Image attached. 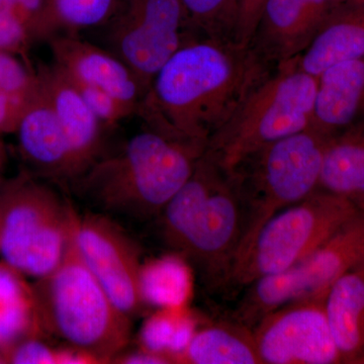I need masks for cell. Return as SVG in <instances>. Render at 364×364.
I'll use <instances>...</instances> for the list:
<instances>
[{"mask_svg":"<svg viewBox=\"0 0 364 364\" xmlns=\"http://www.w3.org/2000/svg\"><path fill=\"white\" fill-rule=\"evenodd\" d=\"M273 70L250 46L198 38L158 72L136 116L151 128L207 148Z\"/></svg>","mask_w":364,"mask_h":364,"instance_id":"obj_1","label":"cell"},{"mask_svg":"<svg viewBox=\"0 0 364 364\" xmlns=\"http://www.w3.org/2000/svg\"><path fill=\"white\" fill-rule=\"evenodd\" d=\"M205 151L145 124L117 150L105 151L70 191L100 214L157 220Z\"/></svg>","mask_w":364,"mask_h":364,"instance_id":"obj_2","label":"cell"},{"mask_svg":"<svg viewBox=\"0 0 364 364\" xmlns=\"http://www.w3.org/2000/svg\"><path fill=\"white\" fill-rule=\"evenodd\" d=\"M164 243L213 284L229 282L243 237L245 207L233 177L205 153L157 218Z\"/></svg>","mask_w":364,"mask_h":364,"instance_id":"obj_3","label":"cell"},{"mask_svg":"<svg viewBox=\"0 0 364 364\" xmlns=\"http://www.w3.org/2000/svg\"><path fill=\"white\" fill-rule=\"evenodd\" d=\"M42 332L95 358L112 363L131 336V318L122 312L79 255L73 232L65 255L32 287Z\"/></svg>","mask_w":364,"mask_h":364,"instance_id":"obj_4","label":"cell"},{"mask_svg":"<svg viewBox=\"0 0 364 364\" xmlns=\"http://www.w3.org/2000/svg\"><path fill=\"white\" fill-rule=\"evenodd\" d=\"M332 139L310 127L261 148L227 172L245 207V227L235 263L273 215L317 191Z\"/></svg>","mask_w":364,"mask_h":364,"instance_id":"obj_5","label":"cell"},{"mask_svg":"<svg viewBox=\"0 0 364 364\" xmlns=\"http://www.w3.org/2000/svg\"><path fill=\"white\" fill-rule=\"evenodd\" d=\"M318 79L296 59L277 67L208 141L205 153L225 172L261 148L312 127Z\"/></svg>","mask_w":364,"mask_h":364,"instance_id":"obj_6","label":"cell"},{"mask_svg":"<svg viewBox=\"0 0 364 364\" xmlns=\"http://www.w3.org/2000/svg\"><path fill=\"white\" fill-rule=\"evenodd\" d=\"M76 212L51 182L25 172L0 188V255L40 279L63 259Z\"/></svg>","mask_w":364,"mask_h":364,"instance_id":"obj_7","label":"cell"},{"mask_svg":"<svg viewBox=\"0 0 364 364\" xmlns=\"http://www.w3.org/2000/svg\"><path fill=\"white\" fill-rule=\"evenodd\" d=\"M360 210L348 198L318 188L261 228L250 247L235 263L229 282L248 287L262 277L286 272Z\"/></svg>","mask_w":364,"mask_h":364,"instance_id":"obj_8","label":"cell"},{"mask_svg":"<svg viewBox=\"0 0 364 364\" xmlns=\"http://www.w3.org/2000/svg\"><path fill=\"white\" fill-rule=\"evenodd\" d=\"M364 262V208L293 267L249 284L236 321L252 328L274 309L298 299L327 296L333 284Z\"/></svg>","mask_w":364,"mask_h":364,"instance_id":"obj_9","label":"cell"},{"mask_svg":"<svg viewBox=\"0 0 364 364\" xmlns=\"http://www.w3.org/2000/svg\"><path fill=\"white\" fill-rule=\"evenodd\" d=\"M100 30L107 51L130 68L145 95L177 50L200 38L181 0H123Z\"/></svg>","mask_w":364,"mask_h":364,"instance_id":"obj_10","label":"cell"},{"mask_svg":"<svg viewBox=\"0 0 364 364\" xmlns=\"http://www.w3.org/2000/svg\"><path fill=\"white\" fill-rule=\"evenodd\" d=\"M326 296L291 301L267 313L252 328L262 364H338Z\"/></svg>","mask_w":364,"mask_h":364,"instance_id":"obj_11","label":"cell"},{"mask_svg":"<svg viewBox=\"0 0 364 364\" xmlns=\"http://www.w3.org/2000/svg\"><path fill=\"white\" fill-rule=\"evenodd\" d=\"M73 239L83 262L114 305L131 318L142 312L140 254L121 226L100 213H76Z\"/></svg>","mask_w":364,"mask_h":364,"instance_id":"obj_12","label":"cell"},{"mask_svg":"<svg viewBox=\"0 0 364 364\" xmlns=\"http://www.w3.org/2000/svg\"><path fill=\"white\" fill-rule=\"evenodd\" d=\"M336 0H267L251 39L272 68L298 58L312 42Z\"/></svg>","mask_w":364,"mask_h":364,"instance_id":"obj_13","label":"cell"},{"mask_svg":"<svg viewBox=\"0 0 364 364\" xmlns=\"http://www.w3.org/2000/svg\"><path fill=\"white\" fill-rule=\"evenodd\" d=\"M16 134L21 156L30 168L28 173L70 189L76 179L70 146L39 80Z\"/></svg>","mask_w":364,"mask_h":364,"instance_id":"obj_14","label":"cell"},{"mask_svg":"<svg viewBox=\"0 0 364 364\" xmlns=\"http://www.w3.org/2000/svg\"><path fill=\"white\" fill-rule=\"evenodd\" d=\"M37 77L65 132L76 182L107 151V126L91 112L75 86L56 64L41 65Z\"/></svg>","mask_w":364,"mask_h":364,"instance_id":"obj_15","label":"cell"},{"mask_svg":"<svg viewBox=\"0 0 364 364\" xmlns=\"http://www.w3.org/2000/svg\"><path fill=\"white\" fill-rule=\"evenodd\" d=\"M53 63L74 80L107 91L138 109L145 97L138 79L128 66L105 48L80 39L79 35H60L48 41Z\"/></svg>","mask_w":364,"mask_h":364,"instance_id":"obj_16","label":"cell"},{"mask_svg":"<svg viewBox=\"0 0 364 364\" xmlns=\"http://www.w3.org/2000/svg\"><path fill=\"white\" fill-rule=\"evenodd\" d=\"M317 79L314 129L334 138L364 123V55L330 67Z\"/></svg>","mask_w":364,"mask_h":364,"instance_id":"obj_17","label":"cell"},{"mask_svg":"<svg viewBox=\"0 0 364 364\" xmlns=\"http://www.w3.org/2000/svg\"><path fill=\"white\" fill-rule=\"evenodd\" d=\"M364 55V0H336L312 42L296 59L318 77L330 67Z\"/></svg>","mask_w":364,"mask_h":364,"instance_id":"obj_18","label":"cell"},{"mask_svg":"<svg viewBox=\"0 0 364 364\" xmlns=\"http://www.w3.org/2000/svg\"><path fill=\"white\" fill-rule=\"evenodd\" d=\"M325 309L342 363L364 364V262L333 284Z\"/></svg>","mask_w":364,"mask_h":364,"instance_id":"obj_19","label":"cell"},{"mask_svg":"<svg viewBox=\"0 0 364 364\" xmlns=\"http://www.w3.org/2000/svg\"><path fill=\"white\" fill-rule=\"evenodd\" d=\"M318 188L344 196L364 208V123L332 139Z\"/></svg>","mask_w":364,"mask_h":364,"instance_id":"obj_20","label":"cell"},{"mask_svg":"<svg viewBox=\"0 0 364 364\" xmlns=\"http://www.w3.org/2000/svg\"><path fill=\"white\" fill-rule=\"evenodd\" d=\"M176 363L262 364L252 329L235 321L193 333Z\"/></svg>","mask_w":364,"mask_h":364,"instance_id":"obj_21","label":"cell"},{"mask_svg":"<svg viewBox=\"0 0 364 364\" xmlns=\"http://www.w3.org/2000/svg\"><path fill=\"white\" fill-rule=\"evenodd\" d=\"M123 0H45L30 28L31 43L48 42L60 35H78L100 28L114 16Z\"/></svg>","mask_w":364,"mask_h":364,"instance_id":"obj_22","label":"cell"},{"mask_svg":"<svg viewBox=\"0 0 364 364\" xmlns=\"http://www.w3.org/2000/svg\"><path fill=\"white\" fill-rule=\"evenodd\" d=\"M6 263L0 264V354L41 330L32 287ZM4 359V358H2Z\"/></svg>","mask_w":364,"mask_h":364,"instance_id":"obj_23","label":"cell"},{"mask_svg":"<svg viewBox=\"0 0 364 364\" xmlns=\"http://www.w3.org/2000/svg\"><path fill=\"white\" fill-rule=\"evenodd\" d=\"M140 280L146 306H178L188 296V270L177 255L142 264Z\"/></svg>","mask_w":364,"mask_h":364,"instance_id":"obj_24","label":"cell"},{"mask_svg":"<svg viewBox=\"0 0 364 364\" xmlns=\"http://www.w3.org/2000/svg\"><path fill=\"white\" fill-rule=\"evenodd\" d=\"M196 35L234 42L237 0H181Z\"/></svg>","mask_w":364,"mask_h":364,"instance_id":"obj_25","label":"cell"},{"mask_svg":"<svg viewBox=\"0 0 364 364\" xmlns=\"http://www.w3.org/2000/svg\"><path fill=\"white\" fill-rule=\"evenodd\" d=\"M67 77L71 81L72 85L75 86L76 90L80 93L81 97H82L91 112L105 126H114L119 122L136 114L135 107L124 104V102L107 93V91L100 90L95 86L80 82V81L74 80L69 76H67Z\"/></svg>","mask_w":364,"mask_h":364,"instance_id":"obj_26","label":"cell"},{"mask_svg":"<svg viewBox=\"0 0 364 364\" xmlns=\"http://www.w3.org/2000/svg\"><path fill=\"white\" fill-rule=\"evenodd\" d=\"M38 85L37 73L30 71L14 54L0 51V91L30 97Z\"/></svg>","mask_w":364,"mask_h":364,"instance_id":"obj_27","label":"cell"},{"mask_svg":"<svg viewBox=\"0 0 364 364\" xmlns=\"http://www.w3.org/2000/svg\"><path fill=\"white\" fill-rule=\"evenodd\" d=\"M176 329L177 326L166 316L162 314L152 316L144 323L141 330L140 348L169 358V349Z\"/></svg>","mask_w":364,"mask_h":364,"instance_id":"obj_28","label":"cell"},{"mask_svg":"<svg viewBox=\"0 0 364 364\" xmlns=\"http://www.w3.org/2000/svg\"><path fill=\"white\" fill-rule=\"evenodd\" d=\"M2 358L4 363L14 364H61V350L52 348L39 337H31L4 352Z\"/></svg>","mask_w":364,"mask_h":364,"instance_id":"obj_29","label":"cell"},{"mask_svg":"<svg viewBox=\"0 0 364 364\" xmlns=\"http://www.w3.org/2000/svg\"><path fill=\"white\" fill-rule=\"evenodd\" d=\"M30 44L25 21L13 9L0 6V51L25 55Z\"/></svg>","mask_w":364,"mask_h":364,"instance_id":"obj_30","label":"cell"},{"mask_svg":"<svg viewBox=\"0 0 364 364\" xmlns=\"http://www.w3.org/2000/svg\"><path fill=\"white\" fill-rule=\"evenodd\" d=\"M265 1L267 0H237L235 43L243 46L250 44Z\"/></svg>","mask_w":364,"mask_h":364,"instance_id":"obj_31","label":"cell"},{"mask_svg":"<svg viewBox=\"0 0 364 364\" xmlns=\"http://www.w3.org/2000/svg\"><path fill=\"white\" fill-rule=\"evenodd\" d=\"M31 97H18L0 91V135L16 133Z\"/></svg>","mask_w":364,"mask_h":364,"instance_id":"obj_32","label":"cell"},{"mask_svg":"<svg viewBox=\"0 0 364 364\" xmlns=\"http://www.w3.org/2000/svg\"><path fill=\"white\" fill-rule=\"evenodd\" d=\"M114 363L124 364H165L171 363L170 359L161 354L153 353V352L139 349L131 353H123L117 356L112 360Z\"/></svg>","mask_w":364,"mask_h":364,"instance_id":"obj_33","label":"cell"},{"mask_svg":"<svg viewBox=\"0 0 364 364\" xmlns=\"http://www.w3.org/2000/svg\"><path fill=\"white\" fill-rule=\"evenodd\" d=\"M4 161H6V149L4 144L0 142V176H1L2 168H4Z\"/></svg>","mask_w":364,"mask_h":364,"instance_id":"obj_34","label":"cell"},{"mask_svg":"<svg viewBox=\"0 0 364 364\" xmlns=\"http://www.w3.org/2000/svg\"><path fill=\"white\" fill-rule=\"evenodd\" d=\"M0 363H4V359H2L1 355H0Z\"/></svg>","mask_w":364,"mask_h":364,"instance_id":"obj_35","label":"cell"},{"mask_svg":"<svg viewBox=\"0 0 364 364\" xmlns=\"http://www.w3.org/2000/svg\"><path fill=\"white\" fill-rule=\"evenodd\" d=\"M1 1H2V0H0V6H1Z\"/></svg>","mask_w":364,"mask_h":364,"instance_id":"obj_36","label":"cell"}]
</instances>
